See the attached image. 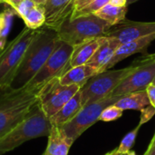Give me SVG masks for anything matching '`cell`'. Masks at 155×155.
Returning <instances> with one entry per match:
<instances>
[{"mask_svg":"<svg viewBox=\"0 0 155 155\" xmlns=\"http://www.w3.org/2000/svg\"><path fill=\"white\" fill-rule=\"evenodd\" d=\"M60 41L56 31L47 27L39 29L27 47L24 58L7 89L19 90L25 88L38 73Z\"/></svg>","mask_w":155,"mask_h":155,"instance_id":"obj_1","label":"cell"},{"mask_svg":"<svg viewBox=\"0 0 155 155\" xmlns=\"http://www.w3.org/2000/svg\"><path fill=\"white\" fill-rule=\"evenodd\" d=\"M52 128L50 119L44 113L39 103L35 104L20 124L0 137V155L13 151L29 140L48 137Z\"/></svg>","mask_w":155,"mask_h":155,"instance_id":"obj_2","label":"cell"},{"mask_svg":"<svg viewBox=\"0 0 155 155\" xmlns=\"http://www.w3.org/2000/svg\"><path fill=\"white\" fill-rule=\"evenodd\" d=\"M5 90L6 93L0 98V137L20 124L38 103L35 91L27 88Z\"/></svg>","mask_w":155,"mask_h":155,"instance_id":"obj_3","label":"cell"},{"mask_svg":"<svg viewBox=\"0 0 155 155\" xmlns=\"http://www.w3.org/2000/svg\"><path fill=\"white\" fill-rule=\"evenodd\" d=\"M112 26L95 15L67 19L56 31L59 39L72 46L104 36Z\"/></svg>","mask_w":155,"mask_h":155,"instance_id":"obj_4","label":"cell"},{"mask_svg":"<svg viewBox=\"0 0 155 155\" xmlns=\"http://www.w3.org/2000/svg\"><path fill=\"white\" fill-rule=\"evenodd\" d=\"M38 30L25 27L0 54V89L9 88L26 49Z\"/></svg>","mask_w":155,"mask_h":155,"instance_id":"obj_5","label":"cell"},{"mask_svg":"<svg viewBox=\"0 0 155 155\" xmlns=\"http://www.w3.org/2000/svg\"><path fill=\"white\" fill-rule=\"evenodd\" d=\"M134 67V65L132 64L123 69L106 70L91 77L80 89L83 106L110 96L119 84L133 71Z\"/></svg>","mask_w":155,"mask_h":155,"instance_id":"obj_6","label":"cell"},{"mask_svg":"<svg viewBox=\"0 0 155 155\" xmlns=\"http://www.w3.org/2000/svg\"><path fill=\"white\" fill-rule=\"evenodd\" d=\"M120 97L121 96H108L97 102L84 105L70 122L58 127L59 130L74 143L87 129L100 121L102 112L109 105L114 104Z\"/></svg>","mask_w":155,"mask_h":155,"instance_id":"obj_7","label":"cell"},{"mask_svg":"<svg viewBox=\"0 0 155 155\" xmlns=\"http://www.w3.org/2000/svg\"><path fill=\"white\" fill-rule=\"evenodd\" d=\"M73 50L74 46L60 41L57 47L25 88L38 93L39 90L50 80L56 77L60 78L69 70V61Z\"/></svg>","mask_w":155,"mask_h":155,"instance_id":"obj_8","label":"cell"},{"mask_svg":"<svg viewBox=\"0 0 155 155\" xmlns=\"http://www.w3.org/2000/svg\"><path fill=\"white\" fill-rule=\"evenodd\" d=\"M81 87L76 84L63 85L59 77L46 83L38 92V103L48 118L55 114L69 100L75 95Z\"/></svg>","mask_w":155,"mask_h":155,"instance_id":"obj_9","label":"cell"},{"mask_svg":"<svg viewBox=\"0 0 155 155\" xmlns=\"http://www.w3.org/2000/svg\"><path fill=\"white\" fill-rule=\"evenodd\" d=\"M134 65L133 71L119 84L110 96H123L131 93L144 91L155 76V54L147 55Z\"/></svg>","mask_w":155,"mask_h":155,"instance_id":"obj_10","label":"cell"},{"mask_svg":"<svg viewBox=\"0 0 155 155\" xmlns=\"http://www.w3.org/2000/svg\"><path fill=\"white\" fill-rule=\"evenodd\" d=\"M155 33V22H136L124 20L112 26L104 36L114 37L125 44Z\"/></svg>","mask_w":155,"mask_h":155,"instance_id":"obj_11","label":"cell"},{"mask_svg":"<svg viewBox=\"0 0 155 155\" xmlns=\"http://www.w3.org/2000/svg\"><path fill=\"white\" fill-rule=\"evenodd\" d=\"M45 26L54 31L69 18L75 10V0H47L44 5Z\"/></svg>","mask_w":155,"mask_h":155,"instance_id":"obj_12","label":"cell"},{"mask_svg":"<svg viewBox=\"0 0 155 155\" xmlns=\"http://www.w3.org/2000/svg\"><path fill=\"white\" fill-rule=\"evenodd\" d=\"M154 40L155 33H153L152 35L138 38L136 40H134V41H131V42H128L125 44H122L119 46V48L117 49V51L115 52V54H114V56L112 57V59L105 65L104 72L106 70L112 69L116 64L128 58L129 56H131L134 54L144 53Z\"/></svg>","mask_w":155,"mask_h":155,"instance_id":"obj_13","label":"cell"},{"mask_svg":"<svg viewBox=\"0 0 155 155\" xmlns=\"http://www.w3.org/2000/svg\"><path fill=\"white\" fill-rule=\"evenodd\" d=\"M121 45L120 41L114 37L104 36L99 47L86 64L94 67L98 71V74L104 72L105 65L112 59Z\"/></svg>","mask_w":155,"mask_h":155,"instance_id":"obj_14","label":"cell"},{"mask_svg":"<svg viewBox=\"0 0 155 155\" xmlns=\"http://www.w3.org/2000/svg\"><path fill=\"white\" fill-rule=\"evenodd\" d=\"M103 37L104 36L94 38L74 46V50L69 61V69L74 66L86 64L99 47Z\"/></svg>","mask_w":155,"mask_h":155,"instance_id":"obj_15","label":"cell"},{"mask_svg":"<svg viewBox=\"0 0 155 155\" xmlns=\"http://www.w3.org/2000/svg\"><path fill=\"white\" fill-rule=\"evenodd\" d=\"M97 74L98 71L94 67L88 64H83L70 68L59 78V81L63 85L76 84L83 87L91 77Z\"/></svg>","mask_w":155,"mask_h":155,"instance_id":"obj_16","label":"cell"},{"mask_svg":"<svg viewBox=\"0 0 155 155\" xmlns=\"http://www.w3.org/2000/svg\"><path fill=\"white\" fill-rule=\"evenodd\" d=\"M83 107L82 100H81V93L79 92L73 96L71 100H69L55 114L50 117V122L53 126L61 127L66 123L70 122L81 110Z\"/></svg>","mask_w":155,"mask_h":155,"instance_id":"obj_17","label":"cell"},{"mask_svg":"<svg viewBox=\"0 0 155 155\" xmlns=\"http://www.w3.org/2000/svg\"><path fill=\"white\" fill-rule=\"evenodd\" d=\"M73 143L69 141L59 130L58 127L53 126L48 136V143L43 155H68Z\"/></svg>","mask_w":155,"mask_h":155,"instance_id":"obj_18","label":"cell"},{"mask_svg":"<svg viewBox=\"0 0 155 155\" xmlns=\"http://www.w3.org/2000/svg\"><path fill=\"white\" fill-rule=\"evenodd\" d=\"M122 110H138L142 111L143 108L151 105L150 100L146 90L131 93L120 97V99L114 104Z\"/></svg>","mask_w":155,"mask_h":155,"instance_id":"obj_19","label":"cell"},{"mask_svg":"<svg viewBox=\"0 0 155 155\" xmlns=\"http://www.w3.org/2000/svg\"><path fill=\"white\" fill-rule=\"evenodd\" d=\"M126 12L127 6H118L109 3L94 15L106 21L111 26H114L125 19Z\"/></svg>","mask_w":155,"mask_h":155,"instance_id":"obj_20","label":"cell"},{"mask_svg":"<svg viewBox=\"0 0 155 155\" xmlns=\"http://www.w3.org/2000/svg\"><path fill=\"white\" fill-rule=\"evenodd\" d=\"M23 21L25 22V26L30 29L36 30L43 26L45 21L44 5H37L23 18Z\"/></svg>","mask_w":155,"mask_h":155,"instance_id":"obj_21","label":"cell"},{"mask_svg":"<svg viewBox=\"0 0 155 155\" xmlns=\"http://www.w3.org/2000/svg\"><path fill=\"white\" fill-rule=\"evenodd\" d=\"M141 128V125L138 124L134 130H132L131 132H129L122 140L120 145L114 150L113 152H111V155H118L123 154V153H128L129 152H131V149L133 147V145L134 144V142L136 140L138 132Z\"/></svg>","mask_w":155,"mask_h":155,"instance_id":"obj_22","label":"cell"},{"mask_svg":"<svg viewBox=\"0 0 155 155\" xmlns=\"http://www.w3.org/2000/svg\"><path fill=\"white\" fill-rule=\"evenodd\" d=\"M109 3H110V0H92L88 5H86L82 9L78 11H74L71 19L78 17V16H82V15H93Z\"/></svg>","mask_w":155,"mask_h":155,"instance_id":"obj_23","label":"cell"},{"mask_svg":"<svg viewBox=\"0 0 155 155\" xmlns=\"http://www.w3.org/2000/svg\"><path fill=\"white\" fill-rule=\"evenodd\" d=\"M2 14L4 15L5 23H4V28L2 30V35H1V37H0V48H2L4 50L7 35H8V34L10 32V29H11L12 21H13L14 15H15V14H16V12H15V10L14 8H9V9L4 11Z\"/></svg>","mask_w":155,"mask_h":155,"instance_id":"obj_24","label":"cell"},{"mask_svg":"<svg viewBox=\"0 0 155 155\" xmlns=\"http://www.w3.org/2000/svg\"><path fill=\"white\" fill-rule=\"evenodd\" d=\"M123 113H124V110L117 107L116 105L114 104L109 105L102 112L101 116H100V121H103V122L115 121L123 115Z\"/></svg>","mask_w":155,"mask_h":155,"instance_id":"obj_25","label":"cell"},{"mask_svg":"<svg viewBox=\"0 0 155 155\" xmlns=\"http://www.w3.org/2000/svg\"><path fill=\"white\" fill-rule=\"evenodd\" d=\"M36 5H37V4H35L33 0H24L15 10L16 14L23 19Z\"/></svg>","mask_w":155,"mask_h":155,"instance_id":"obj_26","label":"cell"},{"mask_svg":"<svg viewBox=\"0 0 155 155\" xmlns=\"http://www.w3.org/2000/svg\"><path fill=\"white\" fill-rule=\"evenodd\" d=\"M141 113L142 114H141V119H140L139 124L142 126L153 117V115L155 114V109L152 105H149V106L143 108L141 111Z\"/></svg>","mask_w":155,"mask_h":155,"instance_id":"obj_27","label":"cell"},{"mask_svg":"<svg viewBox=\"0 0 155 155\" xmlns=\"http://www.w3.org/2000/svg\"><path fill=\"white\" fill-rule=\"evenodd\" d=\"M146 93L148 94V98L150 100L151 105L155 109V85L153 84H151L146 88Z\"/></svg>","mask_w":155,"mask_h":155,"instance_id":"obj_28","label":"cell"},{"mask_svg":"<svg viewBox=\"0 0 155 155\" xmlns=\"http://www.w3.org/2000/svg\"><path fill=\"white\" fill-rule=\"evenodd\" d=\"M143 155H155V133L147 150H146V152H145V153Z\"/></svg>","mask_w":155,"mask_h":155,"instance_id":"obj_29","label":"cell"},{"mask_svg":"<svg viewBox=\"0 0 155 155\" xmlns=\"http://www.w3.org/2000/svg\"><path fill=\"white\" fill-rule=\"evenodd\" d=\"M91 1L92 0H75V10L74 11H78V10L82 9L86 5H88Z\"/></svg>","mask_w":155,"mask_h":155,"instance_id":"obj_30","label":"cell"},{"mask_svg":"<svg viewBox=\"0 0 155 155\" xmlns=\"http://www.w3.org/2000/svg\"><path fill=\"white\" fill-rule=\"evenodd\" d=\"M110 4L118 6H127L128 0H110Z\"/></svg>","mask_w":155,"mask_h":155,"instance_id":"obj_31","label":"cell"},{"mask_svg":"<svg viewBox=\"0 0 155 155\" xmlns=\"http://www.w3.org/2000/svg\"><path fill=\"white\" fill-rule=\"evenodd\" d=\"M24 0H7V4L12 6V8L16 9V7L23 2Z\"/></svg>","mask_w":155,"mask_h":155,"instance_id":"obj_32","label":"cell"},{"mask_svg":"<svg viewBox=\"0 0 155 155\" xmlns=\"http://www.w3.org/2000/svg\"><path fill=\"white\" fill-rule=\"evenodd\" d=\"M4 23H5V21H4V15L1 13L0 14V37H1V35H2V30L4 28Z\"/></svg>","mask_w":155,"mask_h":155,"instance_id":"obj_33","label":"cell"},{"mask_svg":"<svg viewBox=\"0 0 155 155\" xmlns=\"http://www.w3.org/2000/svg\"><path fill=\"white\" fill-rule=\"evenodd\" d=\"M35 4H37V5H44L45 4V2L47 1V0H33Z\"/></svg>","mask_w":155,"mask_h":155,"instance_id":"obj_34","label":"cell"},{"mask_svg":"<svg viewBox=\"0 0 155 155\" xmlns=\"http://www.w3.org/2000/svg\"><path fill=\"white\" fill-rule=\"evenodd\" d=\"M136 1H138V0H128V5L133 4V3H134V2H136Z\"/></svg>","mask_w":155,"mask_h":155,"instance_id":"obj_35","label":"cell"},{"mask_svg":"<svg viewBox=\"0 0 155 155\" xmlns=\"http://www.w3.org/2000/svg\"><path fill=\"white\" fill-rule=\"evenodd\" d=\"M128 155H137V154H136L134 152H132V151H131V152H129V153H128Z\"/></svg>","mask_w":155,"mask_h":155,"instance_id":"obj_36","label":"cell"},{"mask_svg":"<svg viewBox=\"0 0 155 155\" xmlns=\"http://www.w3.org/2000/svg\"><path fill=\"white\" fill-rule=\"evenodd\" d=\"M3 3H7V0H0V4H3Z\"/></svg>","mask_w":155,"mask_h":155,"instance_id":"obj_37","label":"cell"},{"mask_svg":"<svg viewBox=\"0 0 155 155\" xmlns=\"http://www.w3.org/2000/svg\"><path fill=\"white\" fill-rule=\"evenodd\" d=\"M152 84H153L155 85V76H154V78H153V83H152Z\"/></svg>","mask_w":155,"mask_h":155,"instance_id":"obj_38","label":"cell"},{"mask_svg":"<svg viewBox=\"0 0 155 155\" xmlns=\"http://www.w3.org/2000/svg\"><path fill=\"white\" fill-rule=\"evenodd\" d=\"M118 155H128V153H123V154H118Z\"/></svg>","mask_w":155,"mask_h":155,"instance_id":"obj_39","label":"cell"},{"mask_svg":"<svg viewBox=\"0 0 155 155\" xmlns=\"http://www.w3.org/2000/svg\"><path fill=\"white\" fill-rule=\"evenodd\" d=\"M2 51H3V49H2V48H0V54L2 53Z\"/></svg>","mask_w":155,"mask_h":155,"instance_id":"obj_40","label":"cell"},{"mask_svg":"<svg viewBox=\"0 0 155 155\" xmlns=\"http://www.w3.org/2000/svg\"><path fill=\"white\" fill-rule=\"evenodd\" d=\"M105 155H111V153H107V154H105Z\"/></svg>","mask_w":155,"mask_h":155,"instance_id":"obj_41","label":"cell"}]
</instances>
